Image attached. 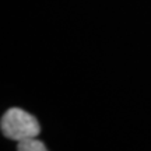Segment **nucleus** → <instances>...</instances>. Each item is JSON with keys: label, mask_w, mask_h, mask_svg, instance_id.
<instances>
[{"label": "nucleus", "mask_w": 151, "mask_h": 151, "mask_svg": "<svg viewBox=\"0 0 151 151\" xmlns=\"http://www.w3.org/2000/svg\"><path fill=\"white\" fill-rule=\"evenodd\" d=\"M0 129L3 136L16 141L34 139L41 133V126L37 118L20 108H10L6 111L0 120Z\"/></svg>", "instance_id": "obj_1"}, {"label": "nucleus", "mask_w": 151, "mask_h": 151, "mask_svg": "<svg viewBox=\"0 0 151 151\" xmlns=\"http://www.w3.org/2000/svg\"><path fill=\"white\" fill-rule=\"evenodd\" d=\"M17 151H48V148L42 141L38 140V137H34V139L18 141Z\"/></svg>", "instance_id": "obj_2"}]
</instances>
